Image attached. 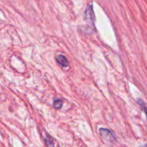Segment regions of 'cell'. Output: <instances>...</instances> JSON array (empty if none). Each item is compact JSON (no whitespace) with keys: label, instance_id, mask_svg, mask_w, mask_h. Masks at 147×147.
<instances>
[{"label":"cell","instance_id":"obj_1","mask_svg":"<svg viewBox=\"0 0 147 147\" xmlns=\"http://www.w3.org/2000/svg\"><path fill=\"white\" fill-rule=\"evenodd\" d=\"M84 20L91 27H95V16L93 10V6L92 4H89L84 11Z\"/></svg>","mask_w":147,"mask_h":147},{"label":"cell","instance_id":"obj_2","mask_svg":"<svg viewBox=\"0 0 147 147\" xmlns=\"http://www.w3.org/2000/svg\"><path fill=\"white\" fill-rule=\"evenodd\" d=\"M99 134L101 137L104 141L108 142V143L112 144L116 141L114 134L110 130L107 129H99Z\"/></svg>","mask_w":147,"mask_h":147},{"label":"cell","instance_id":"obj_3","mask_svg":"<svg viewBox=\"0 0 147 147\" xmlns=\"http://www.w3.org/2000/svg\"><path fill=\"white\" fill-rule=\"evenodd\" d=\"M56 60L59 65H61L63 67H68L69 65V61L66 59V57L65 56L62 55H59L56 57Z\"/></svg>","mask_w":147,"mask_h":147},{"label":"cell","instance_id":"obj_4","mask_svg":"<svg viewBox=\"0 0 147 147\" xmlns=\"http://www.w3.org/2000/svg\"><path fill=\"white\" fill-rule=\"evenodd\" d=\"M137 103H138V105L141 106V109L144 111V113H145V114H146V118H147V106H146V103H144V100L141 98H138V100H137Z\"/></svg>","mask_w":147,"mask_h":147},{"label":"cell","instance_id":"obj_5","mask_svg":"<svg viewBox=\"0 0 147 147\" xmlns=\"http://www.w3.org/2000/svg\"><path fill=\"white\" fill-rule=\"evenodd\" d=\"M62 106H63V101L61 100H60V99L56 100L53 102V106L56 109H60L62 107Z\"/></svg>","mask_w":147,"mask_h":147},{"label":"cell","instance_id":"obj_6","mask_svg":"<svg viewBox=\"0 0 147 147\" xmlns=\"http://www.w3.org/2000/svg\"><path fill=\"white\" fill-rule=\"evenodd\" d=\"M46 144L48 146H54V144H53V140H52L51 138L47 137L46 139Z\"/></svg>","mask_w":147,"mask_h":147},{"label":"cell","instance_id":"obj_7","mask_svg":"<svg viewBox=\"0 0 147 147\" xmlns=\"http://www.w3.org/2000/svg\"><path fill=\"white\" fill-rule=\"evenodd\" d=\"M145 146H147V144H146V145H145Z\"/></svg>","mask_w":147,"mask_h":147}]
</instances>
